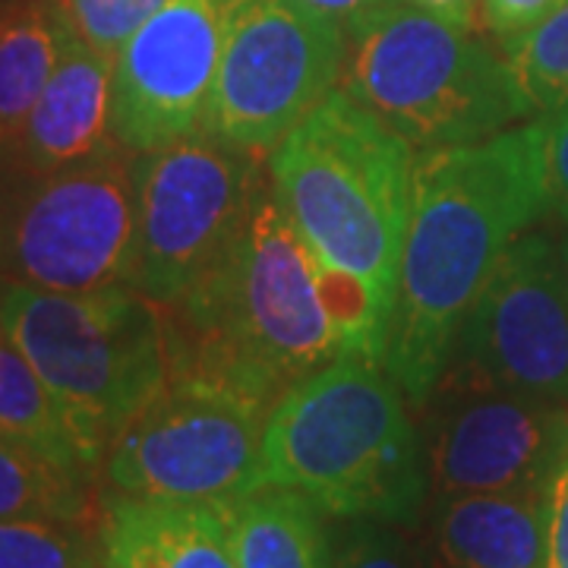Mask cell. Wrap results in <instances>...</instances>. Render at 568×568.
<instances>
[{"mask_svg":"<svg viewBox=\"0 0 568 568\" xmlns=\"http://www.w3.org/2000/svg\"><path fill=\"white\" fill-rule=\"evenodd\" d=\"M224 0H168L114 58L111 133L155 152L203 130L219 73Z\"/></svg>","mask_w":568,"mask_h":568,"instance_id":"cell-13","label":"cell"},{"mask_svg":"<svg viewBox=\"0 0 568 568\" xmlns=\"http://www.w3.org/2000/svg\"><path fill=\"white\" fill-rule=\"evenodd\" d=\"M448 364L568 407V284L559 246L521 234L462 323Z\"/></svg>","mask_w":568,"mask_h":568,"instance_id":"cell-12","label":"cell"},{"mask_svg":"<svg viewBox=\"0 0 568 568\" xmlns=\"http://www.w3.org/2000/svg\"><path fill=\"white\" fill-rule=\"evenodd\" d=\"M168 0H61L63 13L89 48L118 58L126 39Z\"/></svg>","mask_w":568,"mask_h":568,"instance_id":"cell-23","label":"cell"},{"mask_svg":"<svg viewBox=\"0 0 568 568\" xmlns=\"http://www.w3.org/2000/svg\"><path fill=\"white\" fill-rule=\"evenodd\" d=\"M547 568H568V433L549 470L547 489Z\"/></svg>","mask_w":568,"mask_h":568,"instance_id":"cell-26","label":"cell"},{"mask_svg":"<svg viewBox=\"0 0 568 568\" xmlns=\"http://www.w3.org/2000/svg\"><path fill=\"white\" fill-rule=\"evenodd\" d=\"M556 3L559 0H484V22L506 44L537 26Z\"/></svg>","mask_w":568,"mask_h":568,"instance_id":"cell-27","label":"cell"},{"mask_svg":"<svg viewBox=\"0 0 568 568\" xmlns=\"http://www.w3.org/2000/svg\"><path fill=\"white\" fill-rule=\"evenodd\" d=\"M268 174L306 244L395 310L414 149L338 85L272 149Z\"/></svg>","mask_w":568,"mask_h":568,"instance_id":"cell-4","label":"cell"},{"mask_svg":"<svg viewBox=\"0 0 568 568\" xmlns=\"http://www.w3.org/2000/svg\"><path fill=\"white\" fill-rule=\"evenodd\" d=\"M111 95L114 58L89 48L73 32L0 164L41 178L104 152L118 142L111 133Z\"/></svg>","mask_w":568,"mask_h":568,"instance_id":"cell-14","label":"cell"},{"mask_svg":"<svg viewBox=\"0 0 568 568\" xmlns=\"http://www.w3.org/2000/svg\"><path fill=\"white\" fill-rule=\"evenodd\" d=\"M547 212L537 121L414 159L386 369L424 405L493 268Z\"/></svg>","mask_w":568,"mask_h":568,"instance_id":"cell-1","label":"cell"},{"mask_svg":"<svg viewBox=\"0 0 568 568\" xmlns=\"http://www.w3.org/2000/svg\"><path fill=\"white\" fill-rule=\"evenodd\" d=\"M136 152L121 142L54 174L0 190V282L41 291H102L136 272Z\"/></svg>","mask_w":568,"mask_h":568,"instance_id":"cell-8","label":"cell"},{"mask_svg":"<svg viewBox=\"0 0 568 568\" xmlns=\"http://www.w3.org/2000/svg\"><path fill=\"white\" fill-rule=\"evenodd\" d=\"M219 511L237 568H332L325 511L304 493L260 484Z\"/></svg>","mask_w":568,"mask_h":568,"instance_id":"cell-17","label":"cell"},{"mask_svg":"<svg viewBox=\"0 0 568 568\" xmlns=\"http://www.w3.org/2000/svg\"><path fill=\"white\" fill-rule=\"evenodd\" d=\"M347 32L301 0H224L203 133L246 155L272 149L342 82Z\"/></svg>","mask_w":568,"mask_h":568,"instance_id":"cell-9","label":"cell"},{"mask_svg":"<svg viewBox=\"0 0 568 568\" xmlns=\"http://www.w3.org/2000/svg\"><path fill=\"white\" fill-rule=\"evenodd\" d=\"M429 568H547L544 493H467L443 499Z\"/></svg>","mask_w":568,"mask_h":568,"instance_id":"cell-16","label":"cell"},{"mask_svg":"<svg viewBox=\"0 0 568 568\" xmlns=\"http://www.w3.org/2000/svg\"><path fill=\"white\" fill-rule=\"evenodd\" d=\"M332 568H429V556L407 540L395 525L347 521L332 552Z\"/></svg>","mask_w":568,"mask_h":568,"instance_id":"cell-24","label":"cell"},{"mask_svg":"<svg viewBox=\"0 0 568 568\" xmlns=\"http://www.w3.org/2000/svg\"><path fill=\"white\" fill-rule=\"evenodd\" d=\"M3 13H7V3L0 0V20H3Z\"/></svg>","mask_w":568,"mask_h":568,"instance_id":"cell-32","label":"cell"},{"mask_svg":"<svg viewBox=\"0 0 568 568\" xmlns=\"http://www.w3.org/2000/svg\"><path fill=\"white\" fill-rule=\"evenodd\" d=\"M424 405L426 477L439 499L547 489L568 407L487 383L462 364L446 366Z\"/></svg>","mask_w":568,"mask_h":568,"instance_id":"cell-11","label":"cell"},{"mask_svg":"<svg viewBox=\"0 0 568 568\" xmlns=\"http://www.w3.org/2000/svg\"><path fill=\"white\" fill-rule=\"evenodd\" d=\"M410 7L424 10V13H433L439 20L452 22V26H462V29H470L477 26V13H480V3L484 0H405Z\"/></svg>","mask_w":568,"mask_h":568,"instance_id":"cell-29","label":"cell"},{"mask_svg":"<svg viewBox=\"0 0 568 568\" xmlns=\"http://www.w3.org/2000/svg\"><path fill=\"white\" fill-rule=\"evenodd\" d=\"M342 89L414 152L484 142L534 114L506 58L405 0L347 29Z\"/></svg>","mask_w":568,"mask_h":568,"instance_id":"cell-6","label":"cell"},{"mask_svg":"<svg viewBox=\"0 0 568 568\" xmlns=\"http://www.w3.org/2000/svg\"><path fill=\"white\" fill-rule=\"evenodd\" d=\"M559 260H562V272H566V284H568V237L559 244Z\"/></svg>","mask_w":568,"mask_h":568,"instance_id":"cell-30","label":"cell"},{"mask_svg":"<svg viewBox=\"0 0 568 568\" xmlns=\"http://www.w3.org/2000/svg\"><path fill=\"white\" fill-rule=\"evenodd\" d=\"M164 388L123 426L104 455L111 493L219 506L260 484L272 388L171 342Z\"/></svg>","mask_w":568,"mask_h":568,"instance_id":"cell-7","label":"cell"},{"mask_svg":"<svg viewBox=\"0 0 568 568\" xmlns=\"http://www.w3.org/2000/svg\"><path fill=\"white\" fill-rule=\"evenodd\" d=\"M0 436L82 477L99 470L61 405L13 342L0 354Z\"/></svg>","mask_w":568,"mask_h":568,"instance_id":"cell-19","label":"cell"},{"mask_svg":"<svg viewBox=\"0 0 568 568\" xmlns=\"http://www.w3.org/2000/svg\"><path fill=\"white\" fill-rule=\"evenodd\" d=\"M0 323L99 467L168 383V306L130 284L67 294L0 282Z\"/></svg>","mask_w":568,"mask_h":568,"instance_id":"cell-5","label":"cell"},{"mask_svg":"<svg viewBox=\"0 0 568 568\" xmlns=\"http://www.w3.org/2000/svg\"><path fill=\"white\" fill-rule=\"evenodd\" d=\"M316 260L263 183L222 260L168 306L171 338L282 395L345 354L323 306Z\"/></svg>","mask_w":568,"mask_h":568,"instance_id":"cell-3","label":"cell"},{"mask_svg":"<svg viewBox=\"0 0 568 568\" xmlns=\"http://www.w3.org/2000/svg\"><path fill=\"white\" fill-rule=\"evenodd\" d=\"M73 26L61 0H26L0 20V155L13 145L44 82L61 61Z\"/></svg>","mask_w":568,"mask_h":568,"instance_id":"cell-18","label":"cell"},{"mask_svg":"<svg viewBox=\"0 0 568 568\" xmlns=\"http://www.w3.org/2000/svg\"><path fill=\"white\" fill-rule=\"evenodd\" d=\"M260 484L297 489L342 521L414 525L429 493L424 439L386 364L342 354L284 388L265 420Z\"/></svg>","mask_w":568,"mask_h":568,"instance_id":"cell-2","label":"cell"},{"mask_svg":"<svg viewBox=\"0 0 568 568\" xmlns=\"http://www.w3.org/2000/svg\"><path fill=\"white\" fill-rule=\"evenodd\" d=\"M0 568H102L99 530L0 518Z\"/></svg>","mask_w":568,"mask_h":568,"instance_id":"cell-22","label":"cell"},{"mask_svg":"<svg viewBox=\"0 0 568 568\" xmlns=\"http://www.w3.org/2000/svg\"><path fill=\"white\" fill-rule=\"evenodd\" d=\"M7 342H10V338H7V328H3V323H0V354H3Z\"/></svg>","mask_w":568,"mask_h":568,"instance_id":"cell-31","label":"cell"},{"mask_svg":"<svg viewBox=\"0 0 568 568\" xmlns=\"http://www.w3.org/2000/svg\"><path fill=\"white\" fill-rule=\"evenodd\" d=\"M537 121L540 133V168H544V196L547 212L568 224V104L547 111Z\"/></svg>","mask_w":568,"mask_h":568,"instance_id":"cell-25","label":"cell"},{"mask_svg":"<svg viewBox=\"0 0 568 568\" xmlns=\"http://www.w3.org/2000/svg\"><path fill=\"white\" fill-rule=\"evenodd\" d=\"M521 92L534 111L547 114L568 104V0H559L525 36L503 44Z\"/></svg>","mask_w":568,"mask_h":568,"instance_id":"cell-21","label":"cell"},{"mask_svg":"<svg viewBox=\"0 0 568 568\" xmlns=\"http://www.w3.org/2000/svg\"><path fill=\"white\" fill-rule=\"evenodd\" d=\"M263 186L260 159L209 133L136 152V272L133 287L178 306L222 260Z\"/></svg>","mask_w":568,"mask_h":568,"instance_id":"cell-10","label":"cell"},{"mask_svg":"<svg viewBox=\"0 0 568 568\" xmlns=\"http://www.w3.org/2000/svg\"><path fill=\"white\" fill-rule=\"evenodd\" d=\"M92 477L51 465L29 448L0 436V518L58 521L99 530L102 506L89 487Z\"/></svg>","mask_w":568,"mask_h":568,"instance_id":"cell-20","label":"cell"},{"mask_svg":"<svg viewBox=\"0 0 568 568\" xmlns=\"http://www.w3.org/2000/svg\"><path fill=\"white\" fill-rule=\"evenodd\" d=\"M301 3L320 10L325 17H332L335 22H342L347 32L351 26L364 22L366 17L379 13L383 7H392V3H398V0H301Z\"/></svg>","mask_w":568,"mask_h":568,"instance_id":"cell-28","label":"cell"},{"mask_svg":"<svg viewBox=\"0 0 568 568\" xmlns=\"http://www.w3.org/2000/svg\"><path fill=\"white\" fill-rule=\"evenodd\" d=\"M102 568H237L222 511L108 493L99 515Z\"/></svg>","mask_w":568,"mask_h":568,"instance_id":"cell-15","label":"cell"}]
</instances>
